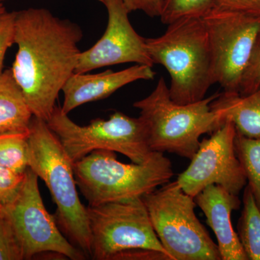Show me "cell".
I'll return each mask as SVG.
<instances>
[{"label": "cell", "mask_w": 260, "mask_h": 260, "mask_svg": "<svg viewBox=\"0 0 260 260\" xmlns=\"http://www.w3.org/2000/svg\"><path fill=\"white\" fill-rule=\"evenodd\" d=\"M83 37L78 24L45 8L17 12L11 71L36 117L47 121L58 95L74 74Z\"/></svg>", "instance_id": "6da1fadb"}, {"label": "cell", "mask_w": 260, "mask_h": 260, "mask_svg": "<svg viewBox=\"0 0 260 260\" xmlns=\"http://www.w3.org/2000/svg\"><path fill=\"white\" fill-rule=\"evenodd\" d=\"M28 167L50 191L56 206L54 217L62 234L90 257L88 211L78 196L73 162L47 121L34 116L28 133Z\"/></svg>", "instance_id": "7a4b0ae2"}, {"label": "cell", "mask_w": 260, "mask_h": 260, "mask_svg": "<svg viewBox=\"0 0 260 260\" xmlns=\"http://www.w3.org/2000/svg\"><path fill=\"white\" fill-rule=\"evenodd\" d=\"M153 64H161L171 77V99L191 104L205 99L213 85L209 38L203 18L181 19L169 24L167 31L145 39Z\"/></svg>", "instance_id": "3957f363"}, {"label": "cell", "mask_w": 260, "mask_h": 260, "mask_svg": "<svg viewBox=\"0 0 260 260\" xmlns=\"http://www.w3.org/2000/svg\"><path fill=\"white\" fill-rule=\"evenodd\" d=\"M218 95L185 105L177 104L160 78L148 96L133 104L140 111L151 151L167 152L191 160L199 148L200 137L212 134L224 123L210 107Z\"/></svg>", "instance_id": "277c9868"}, {"label": "cell", "mask_w": 260, "mask_h": 260, "mask_svg": "<svg viewBox=\"0 0 260 260\" xmlns=\"http://www.w3.org/2000/svg\"><path fill=\"white\" fill-rule=\"evenodd\" d=\"M77 186L88 205L142 198L170 181L174 171L164 153L153 152L143 164H123L116 152L94 150L73 164Z\"/></svg>", "instance_id": "5b68a950"}, {"label": "cell", "mask_w": 260, "mask_h": 260, "mask_svg": "<svg viewBox=\"0 0 260 260\" xmlns=\"http://www.w3.org/2000/svg\"><path fill=\"white\" fill-rule=\"evenodd\" d=\"M154 231L172 260H221L218 245L197 217L194 198L177 181L142 197Z\"/></svg>", "instance_id": "8992f818"}, {"label": "cell", "mask_w": 260, "mask_h": 260, "mask_svg": "<svg viewBox=\"0 0 260 260\" xmlns=\"http://www.w3.org/2000/svg\"><path fill=\"white\" fill-rule=\"evenodd\" d=\"M47 122L73 164L97 150L123 154L138 164L146 162L153 153L140 117L116 112L108 119L97 118L88 125L80 126L56 107Z\"/></svg>", "instance_id": "52a82bcc"}, {"label": "cell", "mask_w": 260, "mask_h": 260, "mask_svg": "<svg viewBox=\"0 0 260 260\" xmlns=\"http://www.w3.org/2000/svg\"><path fill=\"white\" fill-rule=\"evenodd\" d=\"M87 211L92 259L126 260L138 249L169 256L154 231L142 198L88 205Z\"/></svg>", "instance_id": "ba28073f"}, {"label": "cell", "mask_w": 260, "mask_h": 260, "mask_svg": "<svg viewBox=\"0 0 260 260\" xmlns=\"http://www.w3.org/2000/svg\"><path fill=\"white\" fill-rule=\"evenodd\" d=\"M202 18L209 38L214 84L223 93L240 95L260 34V18L213 9Z\"/></svg>", "instance_id": "9c48e42d"}, {"label": "cell", "mask_w": 260, "mask_h": 260, "mask_svg": "<svg viewBox=\"0 0 260 260\" xmlns=\"http://www.w3.org/2000/svg\"><path fill=\"white\" fill-rule=\"evenodd\" d=\"M38 179L37 174L28 167L18 194L3 207L21 244L24 259L44 252L56 253L73 260L86 259L83 251L62 234L54 215L46 209Z\"/></svg>", "instance_id": "30bf717a"}, {"label": "cell", "mask_w": 260, "mask_h": 260, "mask_svg": "<svg viewBox=\"0 0 260 260\" xmlns=\"http://www.w3.org/2000/svg\"><path fill=\"white\" fill-rule=\"evenodd\" d=\"M236 135L234 123L226 120L200 142L189 167L176 181L184 192L194 198L207 186L216 184L239 195L245 188L247 179L236 152Z\"/></svg>", "instance_id": "8fae6325"}, {"label": "cell", "mask_w": 260, "mask_h": 260, "mask_svg": "<svg viewBox=\"0 0 260 260\" xmlns=\"http://www.w3.org/2000/svg\"><path fill=\"white\" fill-rule=\"evenodd\" d=\"M108 13L107 29L102 37L78 56L75 73L123 64L153 67L145 38L140 37L129 20V12L121 0H104Z\"/></svg>", "instance_id": "7c38bea8"}, {"label": "cell", "mask_w": 260, "mask_h": 260, "mask_svg": "<svg viewBox=\"0 0 260 260\" xmlns=\"http://www.w3.org/2000/svg\"><path fill=\"white\" fill-rule=\"evenodd\" d=\"M152 68L148 65L136 64L118 72L109 70L99 74L74 73L61 90L64 93L61 111L68 115L80 106L110 96L128 84L137 80L153 79L155 73Z\"/></svg>", "instance_id": "4fadbf2b"}, {"label": "cell", "mask_w": 260, "mask_h": 260, "mask_svg": "<svg viewBox=\"0 0 260 260\" xmlns=\"http://www.w3.org/2000/svg\"><path fill=\"white\" fill-rule=\"evenodd\" d=\"M194 199L215 234L221 260L249 259L231 219L232 212L240 208L238 195L232 194L221 186L212 184Z\"/></svg>", "instance_id": "5bb4252c"}, {"label": "cell", "mask_w": 260, "mask_h": 260, "mask_svg": "<svg viewBox=\"0 0 260 260\" xmlns=\"http://www.w3.org/2000/svg\"><path fill=\"white\" fill-rule=\"evenodd\" d=\"M210 107L223 122L234 123L237 133L249 138H260V88L246 95L220 93Z\"/></svg>", "instance_id": "9a60e30c"}, {"label": "cell", "mask_w": 260, "mask_h": 260, "mask_svg": "<svg viewBox=\"0 0 260 260\" xmlns=\"http://www.w3.org/2000/svg\"><path fill=\"white\" fill-rule=\"evenodd\" d=\"M34 116L11 70L0 76V136L28 135Z\"/></svg>", "instance_id": "2e32d148"}, {"label": "cell", "mask_w": 260, "mask_h": 260, "mask_svg": "<svg viewBox=\"0 0 260 260\" xmlns=\"http://www.w3.org/2000/svg\"><path fill=\"white\" fill-rule=\"evenodd\" d=\"M243 205L238 236L248 259L260 260V210L248 185L244 189Z\"/></svg>", "instance_id": "e0dca14e"}, {"label": "cell", "mask_w": 260, "mask_h": 260, "mask_svg": "<svg viewBox=\"0 0 260 260\" xmlns=\"http://www.w3.org/2000/svg\"><path fill=\"white\" fill-rule=\"evenodd\" d=\"M235 149L260 210V138H247L237 131Z\"/></svg>", "instance_id": "ac0fdd59"}, {"label": "cell", "mask_w": 260, "mask_h": 260, "mask_svg": "<svg viewBox=\"0 0 260 260\" xmlns=\"http://www.w3.org/2000/svg\"><path fill=\"white\" fill-rule=\"evenodd\" d=\"M0 164L18 173L28 168V135L0 136Z\"/></svg>", "instance_id": "d6986e66"}, {"label": "cell", "mask_w": 260, "mask_h": 260, "mask_svg": "<svg viewBox=\"0 0 260 260\" xmlns=\"http://www.w3.org/2000/svg\"><path fill=\"white\" fill-rule=\"evenodd\" d=\"M213 8V0H164L160 18L169 25L181 19L203 18Z\"/></svg>", "instance_id": "ffe728a7"}, {"label": "cell", "mask_w": 260, "mask_h": 260, "mask_svg": "<svg viewBox=\"0 0 260 260\" xmlns=\"http://www.w3.org/2000/svg\"><path fill=\"white\" fill-rule=\"evenodd\" d=\"M21 244L4 211L0 213V260H23Z\"/></svg>", "instance_id": "44dd1931"}, {"label": "cell", "mask_w": 260, "mask_h": 260, "mask_svg": "<svg viewBox=\"0 0 260 260\" xmlns=\"http://www.w3.org/2000/svg\"><path fill=\"white\" fill-rule=\"evenodd\" d=\"M25 172L18 173L0 164V202L11 203L18 194L25 179Z\"/></svg>", "instance_id": "7402d4cb"}, {"label": "cell", "mask_w": 260, "mask_h": 260, "mask_svg": "<svg viewBox=\"0 0 260 260\" xmlns=\"http://www.w3.org/2000/svg\"><path fill=\"white\" fill-rule=\"evenodd\" d=\"M17 12H5L0 15V76L7 51L15 44V20Z\"/></svg>", "instance_id": "603a6c76"}, {"label": "cell", "mask_w": 260, "mask_h": 260, "mask_svg": "<svg viewBox=\"0 0 260 260\" xmlns=\"http://www.w3.org/2000/svg\"><path fill=\"white\" fill-rule=\"evenodd\" d=\"M260 88V34L250 61L243 78L241 95H249Z\"/></svg>", "instance_id": "cb8c5ba5"}, {"label": "cell", "mask_w": 260, "mask_h": 260, "mask_svg": "<svg viewBox=\"0 0 260 260\" xmlns=\"http://www.w3.org/2000/svg\"><path fill=\"white\" fill-rule=\"evenodd\" d=\"M213 9L260 18V0H213Z\"/></svg>", "instance_id": "d4e9b609"}, {"label": "cell", "mask_w": 260, "mask_h": 260, "mask_svg": "<svg viewBox=\"0 0 260 260\" xmlns=\"http://www.w3.org/2000/svg\"><path fill=\"white\" fill-rule=\"evenodd\" d=\"M129 13L140 10L151 18L160 17L164 0H121Z\"/></svg>", "instance_id": "484cf974"}, {"label": "cell", "mask_w": 260, "mask_h": 260, "mask_svg": "<svg viewBox=\"0 0 260 260\" xmlns=\"http://www.w3.org/2000/svg\"><path fill=\"white\" fill-rule=\"evenodd\" d=\"M6 8H5L4 4L3 3H0V15L3 14L5 12H6Z\"/></svg>", "instance_id": "4316f807"}, {"label": "cell", "mask_w": 260, "mask_h": 260, "mask_svg": "<svg viewBox=\"0 0 260 260\" xmlns=\"http://www.w3.org/2000/svg\"><path fill=\"white\" fill-rule=\"evenodd\" d=\"M3 207H4V205L2 204L1 202H0V213H1L2 211H3Z\"/></svg>", "instance_id": "83f0119b"}, {"label": "cell", "mask_w": 260, "mask_h": 260, "mask_svg": "<svg viewBox=\"0 0 260 260\" xmlns=\"http://www.w3.org/2000/svg\"><path fill=\"white\" fill-rule=\"evenodd\" d=\"M5 1H7V0H0V3H3Z\"/></svg>", "instance_id": "f1b7e54d"}, {"label": "cell", "mask_w": 260, "mask_h": 260, "mask_svg": "<svg viewBox=\"0 0 260 260\" xmlns=\"http://www.w3.org/2000/svg\"><path fill=\"white\" fill-rule=\"evenodd\" d=\"M98 1L99 2H100V3H103V1H104V0H98Z\"/></svg>", "instance_id": "f546056e"}]
</instances>
